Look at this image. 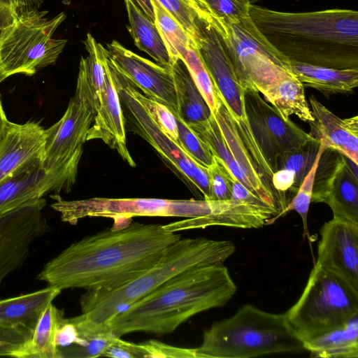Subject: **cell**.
I'll list each match as a JSON object with an SVG mask.
<instances>
[{"instance_id":"cell-1","label":"cell","mask_w":358,"mask_h":358,"mask_svg":"<svg viewBox=\"0 0 358 358\" xmlns=\"http://www.w3.org/2000/svg\"><path fill=\"white\" fill-rule=\"evenodd\" d=\"M182 238L159 224L130 223L74 242L46 263L38 279L61 290L118 288L152 268Z\"/></svg>"},{"instance_id":"cell-2","label":"cell","mask_w":358,"mask_h":358,"mask_svg":"<svg viewBox=\"0 0 358 358\" xmlns=\"http://www.w3.org/2000/svg\"><path fill=\"white\" fill-rule=\"evenodd\" d=\"M249 15L268 42L290 62L358 69L357 10L289 13L251 3Z\"/></svg>"},{"instance_id":"cell-3","label":"cell","mask_w":358,"mask_h":358,"mask_svg":"<svg viewBox=\"0 0 358 358\" xmlns=\"http://www.w3.org/2000/svg\"><path fill=\"white\" fill-rule=\"evenodd\" d=\"M236 285L223 264L193 268L174 276L105 324L121 337L133 332L174 331L190 317L227 303Z\"/></svg>"},{"instance_id":"cell-4","label":"cell","mask_w":358,"mask_h":358,"mask_svg":"<svg viewBox=\"0 0 358 358\" xmlns=\"http://www.w3.org/2000/svg\"><path fill=\"white\" fill-rule=\"evenodd\" d=\"M231 241L180 238L170 244L159 261L132 281L110 290H87L80 298L82 314L104 324L111 317L187 270L223 264L235 252Z\"/></svg>"},{"instance_id":"cell-5","label":"cell","mask_w":358,"mask_h":358,"mask_svg":"<svg viewBox=\"0 0 358 358\" xmlns=\"http://www.w3.org/2000/svg\"><path fill=\"white\" fill-rule=\"evenodd\" d=\"M195 350L196 358H249L305 349L285 313L245 304L206 330L202 343Z\"/></svg>"},{"instance_id":"cell-6","label":"cell","mask_w":358,"mask_h":358,"mask_svg":"<svg viewBox=\"0 0 358 358\" xmlns=\"http://www.w3.org/2000/svg\"><path fill=\"white\" fill-rule=\"evenodd\" d=\"M210 24L218 34L235 73L245 90L265 96L284 76L290 61L275 48L249 16L229 20L213 13Z\"/></svg>"},{"instance_id":"cell-7","label":"cell","mask_w":358,"mask_h":358,"mask_svg":"<svg viewBox=\"0 0 358 358\" xmlns=\"http://www.w3.org/2000/svg\"><path fill=\"white\" fill-rule=\"evenodd\" d=\"M285 314L304 343L358 315V289L315 263L300 297Z\"/></svg>"},{"instance_id":"cell-8","label":"cell","mask_w":358,"mask_h":358,"mask_svg":"<svg viewBox=\"0 0 358 358\" xmlns=\"http://www.w3.org/2000/svg\"><path fill=\"white\" fill-rule=\"evenodd\" d=\"M46 14L36 9L20 13L0 36V83L17 73L32 76L55 63L68 41L53 35L66 14L52 18Z\"/></svg>"},{"instance_id":"cell-9","label":"cell","mask_w":358,"mask_h":358,"mask_svg":"<svg viewBox=\"0 0 358 358\" xmlns=\"http://www.w3.org/2000/svg\"><path fill=\"white\" fill-rule=\"evenodd\" d=\"M51 207L59 212L63 222L76 224L86 217H101L131 220L136 216L207 217L219 220L233 208L231 200H179L152 198L110 199L94 197L83 200L64 201L59 194Z\"/></svg>"},{"instance_id":"cell-10","label":"cell","mask_w":358,"mask_h":358,"mask_svg":"<svg viewBox=\"0 0 358 358\" xmlns=\"http://www.w3.org/2000/svg\"><path fill=\"white\" fill-rule=\"evenodd\" d=\"M96 110L87 59L82 56L75 94L61 119L45 129L46 138L42 152L45 169L63 171L76 180L83 145Z\"/></svg>"},{"instance_id":"cell-11","label":"cell","mask_w":358,"mask_h":358,"mask_svg":"<svg viewBox=\"0 0 358 358\" xmlns=\"http://www.w3.org/2000/svg\"><path fill=\"white\" fill-rule=\"evenodd\" d=\"M199 29L198 50L213 81L216 94L227 109L259 173L272 186L273 171L257 145L245 112L244 96L246 90L239 82L215 30L203 22H199Z\"/></svg>"},{"instance_id":"cell-12","label":"cell","mask_w":358,"mask_h":358,"mask_svg":"<svg viewBox=\"0 0 358 358\" xmlns=\"http://www.w3.org/2000/svg\"><path fill=\"white\" fill-rule=\"evenodd\" d=\"M120 102L128 111V119L134 131L185 178L197 188L205 200H211L208 169L200 165L157 125L138 98L136 87L118 73L110 64Z\"/></svg>"},{"instance_id":"cell-13","label":"cell","mask_w":358,"mask_h":358,"mask_svg":"<svg viewBox=\"0 0 358 358\" xmlns=\"http://www.w3.org/2000/svg\"><path fill=\"white\" fill-rule=\"evenodd\" d=\"M331 148L323 151L316 170L311 202L324 203L333 217L358 224L357 165Z\"/></svg>"},{"instance_id":"cell-14","label":"cell","mask_w":358,"mask_h":358,"mask_svg":"<svg viewBox=\"0 0 358 358\" xmlns=\"http://www.w3.org/2000/svg\"><path fill=\"white\" fill-rule=\"evenodd\" d=\"M245 112L254 138L274 173L277 160L295 150L313 138L289 118H283L255 90L245 92Z\"/></svg>"},{"instance_id":"cell-15","label":"cell","mask_w":358,"mask_h":358,"mask_svg":"<svg viewBox=\"0 0 358 358\" xmlns=\"http://www.w3.org/2000/svg\"><path fill=\"white\" fill-rule=\"evenodd\" d=\"M41 198L0 215V286L27 260L33 242L46 229Z\"/></svg>"},{"instance_id":"cell-16","label":"cell","mask_w":358,"mask_h":358,"mask_svg":"<svg viewBox=\"0 0 358 358\" xmlns=\"http://www.w3.org/2000/svg\"><path fill=\"white\" fill-rule=\"evenodd\" d=\"M112 67L145 96L165 105L180 117L178 97L171 69L154 63L126 48L116 40L106 45Z\"/></svg>"},{"instance_id":"cell-17","label":"cell","mask_w":358,"mask_h":358,"mask_svg":"<svg viewBox=\"0 0 358 358\" xmlns=\"http://www.w3.org/2000/svg\"><path fill=\"white\" fill-rule=\"evenodd\" d=\"M42 152L15 169L0 182V215L48 192H69L76 180L60 170H48Z\"/></svg>"},{"instance_id":"cell-18","label":"cell","mask_w":358,"mask_h":358,"mask_svg":"<svg viewBox=\"0 0 358 358\" xmlns=\"http://www.w3.org/2000/svg\"><path fill=\"white\" fill-rule=\"evenodd\" d=\"M62 290L51 286L0 300V357H14L31 338L39 317Z\"/></svg>"},{"instance_id":"cell-19","label":"cell","mask_w":358,"mask_h":358,"mask_svg":"<svg viewBox=\"0 0 358 358\" xmlns=\"http://www.w3.org/2000/svg\"><path fill=\"white\" fill-rule=\"evenodd\" d=\"M320 236L316 263L358 289V224L333 217Z\"/></svg>"},{"instance_id":"cell-20","label":"cell","mask_w":358,"mask_h":358,"mask_svg":"<svg viewBox=\"0 0 358 358\" xmlns=\"http://www.w3.org/2000/svg\"><path fill=\"white\" fill-rule=\"evenodd\" d=\"M124 126L125 119L119 94L107 58L106 78L101 100L93 123L88 131L87 141L101 140L112 149L115 150L129 166L134 167L136 164L127 146Z\"/></svg>"},{"instance_id":"cell-21","label":"cell","mask_w":358,"mask_h":358,"mask_svg":"<svg viewBox=\"0 0 358 358\" xmlns=\"http://www.w3.org/2000/svg\"><path fill=\"white\" fill-rule=\"evenodd\" d=\"M218 97V96H217ZM238 167L249 181L257 197L275 208L278 218L288 203L285 194L276 191L259 173L246 150L224 103L218 97V104L212 113Z\"/></svg>"},{"instance_id":"cell-22","label":"cell","mask_w":358,"mask_h":358,"mask_svg":"<svg viewBox=\"0 0 358 358\" xmlns=\"http://www.w3.org/2000/svg\"><path fill=\"white\" fill-rule=\"evenodd\" d=\"M309 102L314 120L310 133L326 148L341 153L358 165V116L340 118L310 96Z\"/></svg>"},{"instance_id":"cell-23","label":"cell","mask_w":358,"mask_h":358,"mask_svg":"<svg viewBox=\"0 0 358 358\" xmlns=\"http://www.w3.org/2000/svg\"><path fill=\"white\" fill-rule=\"evenodd\" d=\"M46 130L38 123L8 122L0 145V182L27 160L41 153Z\"/></svg>"},{"instance_id":"cell-24","label":"cell","mask_w":358,"mask_h":358,"mask_svg":"<svg viewBox=\"0 0 358 358\" xmlns=\"http://www.w3.org/2000/svg\"><path fill=\"white\" fill-rule=\"evenodd\" d=\"M293 74L303 86L324 94L348 93L358 86V69H338L290 62Z\"/></svg>"},{"instance_id":"cell-25","label":"cell","mask_w":358,"mask_h":358,"mask_svg":"<svg viewBox=\"0 0 358 358\" xmlns=\"http://www.w3.org/2000/svg\"><path fill=\"white\" fill-rule=\"evenodd\" d=\"M129 24L128 31L136 46L150 56L157 64L171 69L167 48L153 22L133 0H124Z\"/></svg>"},{"instance_id":"cell-26","label":"cell","mask_w":358,"mask_h":358,"mask_svg":"<svg viewBox=\"0 0 358 358\" xmlns=\"http://www.w3.org/2000/svg\"><path fill=\"white\" fill-rule=\"evenodd\" d=\"M312 357L322 358L358 357V315L345 324L303 343Z\"/></svg>"},{"instance_id":"cell-27","label":"cell","mask_w":358,"mask_h":358,"mask_svg":"<svg viewBox=\"0 0 358 358\" xmlns=\"http://www.w3.org/2000/svg\"><path fill=\"white\" fill-rule=\"evenodd\" d=\"M64 319V310L49 303L39 317L30 340L19 350L15 358H61L55 340Z\"/></svg>"},{"instance_id":"cell-28","label":"cell","mask_w":358,"mask_h":358,"mask_svg":"<svg viewBox=\"0 0 358 358\" xmlns=\"http://www.w3.org/2000/svg\"><path fill=\"white\" fill-rule=\"evenodd\" d=\"M70 320L77 331V342L72 346L59 348L61 358L102 357L115 336L108 325L94 324L83 314Z\"/></svg>"},{"instance_id":"cell-29","label":"cell","mask_w":358,"mask_h":358,"mask_svg":"<svg viewBox=\"0 0 358 358\" xmlns=\"http://www.w3.org/2000/svg\"><path fill=\"white\" fill-rule=\"evenodd\" d=\"M264 99L285 119L295 115L308 123L314 120L306 99L304 86L293 73H289L280 78Z\"/></svg>"},{"instance_id":"cell-30","label":"cell","mask_w":358,"mask_h":358,"mask_svg":"<svg viewBox=\"0 0 358 358\" xmlns=\"http://www.w3.org/2000/svg\"><path fill=\"white\" fill-rule=\"evenodd\" d=\"M171 70L178 97L180 117L187 124L208 120L212 113L183 61L178 59Z\"/></svg>"},{"instance_id":"cell-31","label":"cell","mask_w":358,"mask_h":358,"mask_svg":"<svg viewBox=\"0 0 358 358\" xmlns=\"http://www.w3.org/2000/svg\"><path fill=\"white\" fill-rule=\"evenodd\" d=\"M182 27L199 47L198 21L209 23L214 13L206 0H157Z\"/></svg>"},{"instance_id":"cell-32","label":"cell","mask_w":358,"mask_h":358,"mask_svg":"<svg viewBox=\"0 0 358 358\" xmlns=\"http://www.w3.org/2000/svg\"><path fill=\"white\" fill-rule=\"evenodd\" d=\"M154 23L169 53L172 64L180 59L182 50L189 46L198 49L197 45L182 27L157 1L150 0Z\"/></svg>"},{"instance_id":"cell-33","label":"cell","mask_w":358,"mask_h":358,"mask_svg":"<svg viewBox=\"0 0 358 358\" xmlns=\"http://www.w3.org/2000/svg\"><path fill=\"white\" fill-rule=\"evenodd\" d=\"M180 57L187 66L193 81L206 100L211 113H213L218 104V97L198 49L192 46L187 47L182 50Z\"/></svg>"},{"instance_id":"cell-34","label":"cell","mask_w":358,"mask_h":358,"mask_svg":"<svg viewBox=\"0 0 358 358\" xmlns=\"http://www.w3.org/2000/svg\"><path fill=\"white\" fill-rule=\"evenodd\" d=\"M320 145L319 141L313 138L299 148L280 157L275 163L274 172L280 169L294 172L295 180L293 189L296 192L313 164Z\"/></svg>"},{"instance_id":"cell-35","label":"cell","mask_w":358,"mask_h":358,"mask_svg":"<svg viewBox=\"0 0 358 358\" xmlns=\"http://www.w3.org/2000/svg\"><path fill=\"white\" fill-rule=\"evenodd\" d=\"M83 43L88 53L86 59L89 79L92 96L98 109L106 78L107 50L90 33L87 34Z\"/></svg>"},{"instance_id":"cell-36","label":"cell","mask_w":358,"mask_h":358,"mask_svg":"<svg viewBox=\"0 0 358 358\" xmlns=\"http://www.w3.org/2000/svg\"><path fill=\"white\" fill-rule=\"evenodd\" d=\"M324 149H326V148L320 143L318 152L311 169L303 178L296 191V195L292 201L288 203L280 215V217H282L291 210L296 211L301 217L303 229L308 236H309V232L307 217L310 203H311L314 180L320 158Z\"/></svg>"},{"instance_id":"cell-37","label":"cell","mask_w":358,"mask_h":358,"mask_svg":"<svg viewBox=\"0 0 358 358\" xmlns=\"http://www.w3.org/2000/svg\"><path fill=\"white\" fill-rule=\"evenodd\" d=\"M178 145L194 160L208 168L213 162V155L206 143L180 117H177Z\"/></svg>"},{"instance_id":"cell-38","label":"cell","mask_w":358,"mask_h":358,"mask_svg":"<svg viewBox=\"0 0 358 358\" xmlns=\"http://www.w3.org/2000/svg\"><path fill=\"white\" fill-rule=\"evenodd\" d=\"M136 93L160 129L178 144V123L174 114L165 105L148 98L137 90Z\"/></svg>"},{"instance_id":"cell-39","label":"cell","mask_w":358,"mask_h":358,"mask_svg":"<svg viewBox=\"0 0 358 358\" xmlns=\"http://www.w3.org/2000/svg\"><path fill=\"white\" fill-rule=\"evenodd\" d=\"M207 169L211 200H230L232 196L231 174L215 156H213L211 164Z\"/></svg>"},{"instance_id":"cell-40","label":"cell","mask_w":358,"mask_h":358,"mask_svg":"<svg viewBox=\"0 0 358 358\" xmlns=\"http://www.w3.org/2000/svg\"><path fill=\"white\" fill-rule=\"evenodd\" d=\"M218 16L229 20L249 16L250 0H206Z\"/></svg>"},{"instance_id":"cell-41","label":"cell","mask_w":358,"mask_h":358,"mask_svg":"<svg viewBox=\"0 0 358 358\" xmlns=\"http://www.w3.org/2000/svg\"><path fill=\"white\" fill-rule=\"evenodd\" d=\"M142 345L148 357H185L196 358L195 348L174 347L160 341L150 340Z\"/></svg>"},{"instance_id":"cell-42","label":"cell","mask_w":358,"mask_h":358,"mask_svg":"<svg viewBox=\"0 0 358 358\" xmlns=\"http://www.w3.org/2000/svg\"><path fill=\"white\" fill-rule=\"evenodd\" d=\"M142 343L126 341L115 336L106 348L102 357L115 358H145Z\"/></svg>"},{"instance_id":"cell-43","label":"cell","mask_w":358,"mask_h":358,"mask_svg":"<svg viewBox=\"0 0 358 358\" xmlns=\"http://www.w3.org/2000/svg\"><path fill=\"white\" fill-rule=\"evenodd\" d=\"M294 180V172L286 169H280L273 173L271 177V185L276 191L285 194L287 190L293 189Z\"/></svg>"},{"instance_id":"cell-44","label":"cell","mask_w":358,"mask_h":358,"mask_svg":"<svg viewBox=\"0 0 358 358\" xmlns=\"http://www.w3.org/2000/svg\"><path fill=\"white\" fill-rule=\"evenodd\" d=\"M18 13L11 6L0 3V36L16 20Z\"/></svg>"},{"instance_id":"cell-45","label":"cell","mask_w":358,"mask_h":358,"mask_svg":"<svg viewBox=\"0 0 358 358\" xmlns=\"http://www.w3.org/2000/svg\"><path fill=\"white\" fill-rule=\"evenodd\" d=\"M34 0H0V3L13 8L18 13L30 10Z\"/></svg>"},{"instance_id":"cell-46","label":"cell","mask_w":358,"mask_h":358,"mask_svg":"<svg viewBox=\"0 0 358 358\" xmlns=\"http://www.w3.org/2000/svg\"><path fill=\"white\" fill-rule=\"evenodd\" d=\"M147 15V17L154 22L155 13L150 0H133Z\"/></svg>"},{"instance_id":"cell-47","label":"cell","mask_w":358,"mask_h":358,"mask_svg":"<svg viewBox=\"0 0 358 358\" xmlns=\"http://www.w3.org/2000/svg\"><path fill=\"white\" fill-rule=\"evenodd\" d=\"M8 120L6 117V113L3 110L1 101V95H0V145L1 143L2 139L3 138L6 127L8 123Z\"/></svg>"},{"instance_id":"cell-48","label":"cell","mask_w":358,"mask_h":358,"mask_svg":"<svg viewBox=\"0 0 358 358\" xmlns=\"http://www.w3.org/2000/svg\"><path fill=\"white\" fill-rule=\"evenodd\" d=\"M259 1V0H250V3H252L255 1Z\"/></svg>"}]
</instances>
